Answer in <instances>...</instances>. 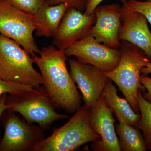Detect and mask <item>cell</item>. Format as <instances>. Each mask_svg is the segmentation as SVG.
Segmentation results:
<instances>
[{"label": "cell", "instance_id": "cell-13", "mask_svg": "<svg viewBox=\"0 0 151 151\" xmlns=\"http://www.w3.org/2000/svg\"><path fill=\"white\" fill-rule=\"evenodd\" d=\"M122 25L119 38L137 46L151 60V32L147 20L142 14L129 9L123 4L121 7Z\"/></svg>", "mask_w": 151, "mask_h": 151}, {"label": "cell", "instance_id": "cell-25", "mask_svg": "<svg viewBox=\"0 0 151 151\" xmlns=\"http://www.w3.org/2000/svg\"><path fill=\"white\" fill-rule=\"evenodd\" d=\"M141 73L146 75L151 73V61L148 63L146 66L142 68Z\"/></svg>", "mask_w": 151, "mask_h": 151}, {"label": "cell", "instance_id": "cell-23", "mask_svg": "<svg viewBox=\"0 0 151 151\" xmlns=\"http://www.w3.org/2000/svg\"><path fill=\"white\" fill-rule=\"evenodd\" d=\"M104 0H87L86 8L84 14L86 16H89L94 13L95 9Z\"/></svg>", "mask_w": 151, "mask_h": 151}, {"label": "cell", "instance_id": "cell-4", "mask_svg": "<svg viewBox=\"0 0 151 151\" xmlns=\"http://www.w3.org/2000/svg\"><path fill=\"white\" fill-rule=\"evenodd\" d=\"M6 110L18 113L27 122L37 124L44 130L50 129L58 120L68 119L65 114L56 111V104L43 86H33L32 90L16 94H7Z\"/></svg>", "mask_w": 151, "mask_h": 151}, {"label": "cell", "instance_id": "cell-8", "mask_svg": "<svg viewBox=\"0 0 151 151\" xmlns=\"http://www.w3.org/2000/svg\"><path fill=\"white\" fill-rule=\"evenodd\" d=\"M65 52L67 57L75 56L79 62L94 65L104 72L115 69L121 56L119 49L102 44L89 36L76 42L65 50Z\"/></svg>", "mask_w": 151, "mask_h": 151}, {"label": "cell", "instance_id": "cell-21", "mask_svg": "<svg viewBox=\"0 0 151 151\" xmlns=\"http://www.w3.org/2000/svg\"><path fill=\"white\" fill-rule=\"evenodd\" d=\"M47 4L54 6L65 4L69 7L74 8L82 12L85 10L87 0H45Z\"/></svg>", "mask_w": 151, "mask_h": 151}, {"label": "cell", "instance_id": "cell-15", "mask_svg": "<svg viewBox=\"0 0 151 151\" xmlns=\"http://www.w3.org/2000/svg\"><path fill=\"white\" fill-rule=\"evenodd\" d=\"M68 8L65 4L43 6L35 15L37 22L35 36L53 37Z\"/></svg>", "mask_w": 151, "mask_h": 151}, {"label": "cell", "instance_id": "cell-22", "mask_svg": "<svg viewBox=\"0 0 151 151\" xmlns=\"http://www.w3.org/2000/svg\"><path fill=\"white\" fill-rule=\"evenodd\" d=\"M140 80L141 83L147 91V92L143 93V97L151 104V78L147 75L141 74Z\"/></svg>", "mask_w": 151, "mask_h": 151}, {"label": "cell", "instance_id": "cell-19", "mask_svg": "<svg viewBox=\"0 0 151 151\" xmlns=\"http://www.w3.org/2000/svg\"><path fill=\"white\" fill-rule=\"evenodd\" d=\"M123 4L129 9L139 12L144 15L151 25V2L137 0H127Z\"/></svg>", "mask_w": 151, "mask_h": 151}, {"label": "cell", "instance_id": "cell-5", "mask_svg": "<svg viewBox=\"0 0 151 151\" xmlns=\"http://www.w3.org/2000/svg\"><path fill=\"white\" fill-rule=\"evenodd\" d=\"M16 42L0 34V78L28 85L42 84L40 73L35 69L30 55Z\"/></svg>", "mask_w": 151, "mask_h": 151}, {"label": "cell", "instance_id": "cell-3", "mask_svg": "<svg viewBox=\"0 0 151 151\" xmlns=\"http://www.w3.org/2000/svg\"><path fill=\"white\" fill-rule=\"evenodd\" d=\"M100 137L90 124L89 110L84 105L62 127L33 146L30 151H78L82 145L98 141Z\"/></svg>", "mask_w": 151, "mask_h": 151}, {"label": "cell", "instance_id": "cell-6", "mask_svg": "<svg viewBox=\"0 0 151 151\" xmlns=\"http://www.w3.org/2000/svg\"><path fill=\"white\" fill-rule=\"evenodd\" d=\"M37 25L35 16L20 10L7 0H0V34L16 42L31 56L40 51L33 37Z\"/></svg>", "mask_w": 151, "mask_h": 151}, {"label": "cell", "instance_id": "cell-18", "mask_svg": "<svg viewBox=\"0 0 151 151\" xmlns=\"http://www.w3.org/2000/svg\"><path fill=\"white\" fill-rule=\"evenodd\" d=\"M15 7L27 13L35 16L45 5V0H7Z\"/></svg>", "mask_w": 151, "mask_h": 151}, {"label": "cell", "instance_id": "cell-20", "mask_svg": "<svg viewBox=\"0 0 151 151\" xmlns=\"http://www.w3.org/2000/svg\"><path fill=\"white\" fill-rule=\"evenodd\" d=\"M33 86L7 81L0 78V98L5 93L16 94L32 90Z\"/></svg>", "mask_w": 151, "mask_h": 151}, {"label": "cell", "instance_id": "cell-7", "mask_svg": "<svg viewBox=\"0 0 151 151\" xmlns=\"http://www.w3.org/2000/svg\"><path fill=\"white\" fill-rule=\"evenodd\" d=\"M0 122L4 130L0 151H30L45 138L41 127L29 123L13 111L6 110Z\"/></svg>", "mask_w": 151, "mask_h": 151}, {"label": "cell", "instance_id": "cell-17", "mask_svg": "<svg viewBox=\"0 0 151 151\" xmlns=\"http://www.w3.org/2000/svg\"><path fill=\"white\" fill-rule=\"evenodd\" d=\"M138 105L140 118L137 127L142 132L147 149L151 146V104L143 97L142 92L138 91Z\"/></svg>", "mask_w": 151, "mask_h": 151}, {"label": "cell", "instance_id": "cell-14", "mask_svg": "<svg viewBox=\"0 0 151 151\" xmlns=\"http://www.w3.org/2000/svg\"><path fill=\"white\" fill-rule=\"evenodd\" d=\"M109 78L105 84L102 94L106 104L111 108L119 122H124L137 127L140 118V114L135 113L126 99L118 95L116 86Z\"/></svg>", "mask_w": 151, "mask_h": 151}, {"label": "cell", "instance_id": "cell-16", "mask_svg": "<svg viewBox=\"0 0 151 151\" xmlns=\"http://www.w3.org/2000/svg\"><path fill=\"white\" fill-rule=\"evenodd\" d=\"M116 131L119 135V147L122 151H146L144 136L137 127L124 122L116 125Z\"/></svg>", "mask_w": 151, "mask_h": 151}, {"label": "cell", "instance_id": "cell-2", "mask_svg": "<svg viewBox=\"0 0 151 151\" xmlns=\"http://www.w3.org/2000/svg\"><path fill=\"white\" fill-rule=\"evenodd\" d=\"M121 43L119 64L113 70L102 73L118 86L133 110L140 114L138 92L145 89L140 80L141 70L150 60L137 46L126 41H121Z\"/></svg>", "mask_w": 151, "mask_h": 151}, {"label": "cell", "instance_id": "cell-9", "mask_svg": "<svg viewBox=\"0 0 151 151\" xmlns=\"http://www.w3.org/2000/svg\"><path fill=\"white\" fill-rule=\"evenodd\" d=\"M68 61L70 76L81 91L84 106L89 110L100 99L109 78L94 65L73 58Z\"/></svg>", "mask_w": 151, "mask_h": 151}, {"label": "cell", "instance_id": "cell-11", "mask_svg": "<svg viewBox=\"0 0 151 151\" xmlns=\"http://www.w3.org/2000/svg\"><path fill=\"white\" fill-rule=\"evenodd\" d=\"M96 20L94 13L87 16L77 9L68 8L53 37V45L58 49L68 48L77 41L88 36Z\"/></svg>", "mask_w": 151, "mask_h": 151}, {"label": "cell", "instance_id": "cell-12", "mask_svg": "<svg viewBox=\"0 0 151 151\" xmlns=\"http://www.w3.org/2000/svg\"><path fill=\"white\" fill-rule=\"evenodd\" d=\"M94 13L96 22L88 36L111 48H120L122 44L119 38L122 25L121 6L117 3L98 6Z\"/></svg>", "mask_w": 151, "mask_h": 151}, {"label": "cell", "instance_id": "cell-10", "mask_svg": "<svg viewBox=\"0 0 151 151\" xmlns=\"http://www.w3.org/2000/svg\"><path fill=\"white\" fill-rule=\"evenodd\" d=\"M111 108L107 105L104 95L89 110V119L92 129L100 139L92 142L94 151H121L115 129V119Z\"/></svg>", "mask_w": 151, "mask_h": 151}, {"label": "cell", "instance_id": "cell-1", "mask_svg": "<svg viewBox=\"0 0 151 151\" xmlns=\"http://www.w3.org/2000/svg\"><path fill=\"white\" fill-rule=\"evenodd\" d=\"M39 54L31 56L40 70L42 84L49 96L58 108L75 113L81 107L82 96L68 70L65 50L49 45L42 49Z\"/></svg>", "mask_w": 151, "mask_h": 151}, {"label": "cell", "instance_id": "cell-26", "mask_svg": "<svg viewBox=\"0 0 151 151\" xmlns=\"http://www.w3.org/2000/svg\"><path fill=\"white\" fill-rule=\"evenodd\" d=\"M127 1V0H121V1H122V3L125 2H126V1ZM148 1H149L151 2V0H148Z\"/></svg>", "mask_w": 151, "mask_h": 151}, {"label": "cell", "instance_id": "cell-24", "mask_svg": "<svg viewBox=\"0 0 151 151\" xmlns=\"http://www.w3.org/2000/svg\"><path fill=\"white\" fill-rule=\"evenodd\" d=\"M7 93L3 94L1 97L0 98V118L3 112L7 109V106L6 105V100ZM1 139H0V143Z\"/></svg>", "mask_w": 151, "mask_h": 151}, {"label": "cell", "instance_id": "cell-27", "mask_svg": "<svg viewBox=\"0 0 151 151\" xmlns=\"http://www.w3.org/2000/svg\"><path fill=\"white\" fill-rule=\"evenodd\" d=\"M149 150H150L151 151V147H150V148H149Z\"/></svg>", "mask_w": 151, "mask_h": 151}]
</instances>
